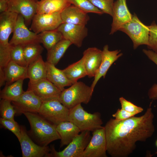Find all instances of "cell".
<instances>
[{"instance_id":"d590c367","label":"cell","mask_w":157,"mask_h":157,"mask_svg":"<svg viewBox=\"0 0 157 157\" xmlns=\"http://www.w3.org/2000/svg\"><path fill=\"white\" fill-rule=\"evenodd\" d=\"M0 123L4 128L12 132L19 141L21 137L20 126L15 120L7 119L1 117Z\"/></svg>"},{"instance_id":"f35d334b","label":"cell","mask_w":157,"mask_h":157,"mask_svg":"<svg viewBox=\"0 0 157 157\" xmlns=\"http://www.w3.org/2000/svg\"><path fill=\"white\" fill-rule=\"evenodd\" d=\"M136 115L135 113L128 112L122 108H119L112 115L116 120L121 121L127 119Z\"/></svg>"},{"instance_id":"d6a6232c","label":"cell","mask_w":157,"mask_h":157,"mask_svg":"<svg viewBox=\"0 0 157 157\" xmlns=\"http://www.w3.org/2000/svg\"><path fill=\"white\" fill-rule=\"evenodd\" d=\"M24 46L13 45L11 53V60L24 67H28L24 53Z\"/></svg>"},{"instance_id":"b9f144b4","label":"cell","mask_w":157,"mask_h":157,"mask_svg":"<svg viewBox=\"0 0 157 157\" xmlns=\"http://www.w3.org/2000/svg\"><path fill=\"white\" fill-rule=\"evenodd\" d=\"M7 0V1H10V0Z\"/></svg>"},{"instance_id":"6da1fadb","label":"cell","mask_w":157,"mask_h":157,"mask_svg":"<svg viewBox=\"0 0 157 157\" xmlns=\"http://www.w3.org/2000/svg\"><path fill=\"white\" fill-rule=\"evenodd\" d=\"M151 103L144 115L118 121L110 119L104 126L107 153L112 157H127L138 141L145 142L155 131Z\"/></svg>"},{"instance_id":"44dd1931","label":"cell","mask_w":157,"mask_h":157,"mask_svg":"<svg viewBox=\"0 0 157 157\" xmlns=\"http://www.w3.org/2000/svg\"><path fill=\"white\" fill-rule=\"evenodd\" d=\"M56 129L60 138V147L68 145L81 132L79 128L69 121L60 123L56 125Z\"/></svg>"},{"instance_id":"e575fe53","label":"cell","mask_w":157,"mask_h":157,"mask_svg":"<svg viewBox=\"0 0 157 157\" xmlns=\"http://www.w3.org/2000/svg\"><path fill=\"white\" fill-rule=\"evenodd\" d=\"M95 7L104 13L108 14L112 17L113 14L114 0H89Z\"/></svg>"},{"instance_id":"d6986e66","label":"cell","mask_w":157,"mask_h":157,"mask_svg":"<svg viewBox=\"0 0 157 157\" xmlns=\"http://www.w3.org/2000/svg\"><path fill=\"white\" fill-rule=\"evenodd\" d=\"M82 58L87 76L94 77L101 64L102 51L95 47L88 48L83 52Z\"/></svg>"},{"instance_id":"30bf717a","label":"cell","mask_w":157,"mask_h":157,"mask_svg":"<svg viewBox=\"0 0 157 157\" xmlns=\"http://www.w3.org/2000/svg\"><path fill=\"white\" fill-rule=\"evenodd\" d=\"M30 30L37 34L57 29L63 23L61 13H36L33 17Z\"/></svg>"},{"instance_id":"1f68e13d","label":"cell","mask_w":157,"mask_h":157,"mask_svg":"<svg viewBox=\"0 0 157 157\" xmlns=\"http://www.w3.org/2000/svg\"><path fill=\"white\" fill-rule=\"evenodd\" d=\"M71 4L86 13H93L102 15L104 13L94 6L89 0H69Z\"/></svg>"},{"instance_id":"836d02e7","label":"cell","mask_w":157,"mask_h":157,"mask_svg":"<svg viewBox=\"0 0 157 157\" xmlns=\"http://www.w3.org/2000/svg\"><path fill=\"white\" fill-rule=\"evenodd\" d=\"M143 53L148 58L157 65V53L150 50L143 49ZM148 96L149 99L157 100V84H154L149 90Z\"/></svg>"},{"instance_id":"8992f818","label":"cell","mask_w":157,"mask_h":157,"mask_svg":"<svg viewBox=\"0 0 157 157\" xmlns=\"http://www.w3.org/2000/svg\"><path fill=\"white\" fill-rule=\"evenodd\" d=\"M119 31L127 35L132 40L134 49L141 45H149V29L143 24L135 14L131 20L123 25Z\"/></svg>"},{"instance_id":"8fae6325","label":"cell","mask_w":157,"mask_h":157,"mask_svg":"<svg viewBox=\"0 0 157 157\" xmlns=\"http://www.w3.org/2000/svg\"><path fill=\"white\" fill-rule=\"evenodd\" d=\"M42 102L32 91L27 90L11 103L17 115L27 112L38 113Z\"/></svg>"},{"instance_id":"9a60e30c","label":"cell","mask_w":157,"mask_h":157,"mask_svg":"<svg viewBox=\"0 0 157 157\" xmlns=\"http://www.w3.org/2000/svg\"><path fill=\"white\" fill-rule=\"evenodd\" d=\"M27 90L32 91L43 101L59 99L61 92L47 78L34 83H29Z\"/></svg>"},{"instance_id":"f1b7e54d","label":"cell","mask_w":157,"mask_h":157,"mask_svg":"<svg viewBox=\"0 0 157 157\" xmlns=\"http://www.w3.org/2000/svg\"><path fill=\"white\" fill-rule=\"evenodd\" d=\"M38 35L40 43L42 44L47 51L64 39L62 34L57 29L44 31Z\"/></svg>"},{"instance_id":"3957f363","label":"cell","mask_w":157,"mask_h":157,"mask_svg":"<svg viewBox=\"0 0 157 157\" xmlns=\"http://www.w3.org/2000/svg\"><path fill=\"white\" fill-rule=\"evenodd\" d=\"M93 91L91 87L82 82H77L60 94L59 100L69 109L81 103L88 104L90 101Z\"/></svg>"},{"instance_id":"9c48e42d","label":"cell","mask_w":157,"mask_h":157,"mask_svg":"<svg viewBox=\"0 0 157 157\" xmlns=\"http://www.w3.org/2000/svg\"><path fill=\"white\" fill-rule=\"evenodd\" d=\"M13 45L26 46L35 43H40L38 34L31 31L27 28L22 16L19 14L13 32V36L9 42Z\"/></svg>"},{"instance_id":"83f0119b","label":"cell","mask_w":157,"mask_h":157,"mask_svg":"<svg viewBox=\"0 0 157 157\" xmlns=\"http://www.w3.org/2000/svg\"><path fill=\"white\" fill-rule=\"evenodd\" d=\"M21 79L7 85L1 91L0 99L11 101L15 100L24 92L23 89V81Z\"/></svg>"},{"instance_id":"52a82bcc","label":"cell","mask_w":157,"mask_h":157,"mask_svg":"<svg viewBox=\"0 0 157 157\" xmlns=\"http://www.w3.org/2000/svg\"><path fill=\"white\" fill-rule=\"evenodd\" d=\"M90 132L84 131L76 136L62 151H57L53 145L50 147L52 157H82L91 138Z\"/></svg>"},{"instance_id":"74e56055","label":"cell","mask_w":157,"mask_h":157,"mask_svg":"<svg viewBox=\"0 0 157 157\" xmlns=\"http://www.w3.org/2000/svg\"><path fill=\"white\" fill-rule=\"evenodd\" d=\"M119 100L121 105V108L127 111L135 113L137 115L142 112L143 110L142 108L135 105L123 97H120Z\"/></svg>"},{"instance_id":"4316f807","label":"cell","mask_w":157,"mask_h":157,"mask_svg":"<svg viewBox=\"0 0 157 157\" xmlns=\"http://www.w3.org/2000/svg\"><path fill=\"white\" fill-rule=\"evenodd\" d=\"M62 70L67 78L72 84L77 82L79 79L87 76L82 58Z\"/></svg>"},{"instance_id":"7c38bea8","label":"cell","mask_w":157,"mask_h":157,"mask_svg":"<svg viewBox=\"0 0 157 157\" xmlns=\"http://www.w3.org/2000/svg\"><path fill=\"white\" fill-rule=\"evenodd\" d=\"M104 126L92 131V136L82 157H107Z\"/></svg>"},{"instance_id":"f546056e","label":"cell","mask_w":157,"mask_h":157,"mask_svg":"<svg viewBox=\"0 0 157 157\" xmlns=\"http://www.w3.org/2000/svg\"><path fill=\"white\" fill-rule=\"evenodd\" d=\"M43 50V47L39 43L30 44L24 46V55L28 66L41 55Z\"/></svg>"},{"instance_id":"277c9868","label":"cell","mask_w":157,"mask_h":157,"mask_svg":"<svg viewBox=\"0 0 157 157\" xmlns=\"http://www.w3.org/2000/svg\"><path fill=\"white\" fill-rule=\"evenodd\" d=\"M69 120L79 128L81 132L93 131L103 127L100 113H88L84 110L81 104L69 109Z\"/></svg>"},{"instance_id":"4dcf8cb0","label":"cell","mask_w":157,"mask_h":157,"mask_svg":"<svg viewBox=\"0 0 157 157\" xmlns=\"http://www.w3.org/2000/svg\"><path fill=\"white\" fill-rule=\"evenodd\" d=\"M0 113L1 118L7 119L15 120L14 117L16 111L10 101L1 99L0 103Z\"/></svg>"},{"instance_id":"ab89813d","label":"cell","mask_w":157,"mask_h":157,"mask_svg":"<svg viewBox=\"0 0 157 157\" xmlns=\"http://www.w3.org/2000/svg\"><path fill=\"white\" fill-rule=\"evenodd\" d=\"M8 6V1L6 0H0V13L7 11Z\"/></svg>"},{"instance_id":"7402d4cb","label":"cell","mask_w":157,"mask_h":157,"mask_svg":"<svg viewBox=\"0 0 157 157\" xmlns=\"http://www.w3.org/2000/svg\"><path fill=\"white\" fill-rule=\"evenodd\" d=\"M47 69V78L61 91L65 87L72 84L67 78L62 70L57 68L55 65L46 62Z\"/></svg>"},{"instance_id":"484cf974","label":"cell","mask_w":157,"mask_h":157,"mask_svg":"<svg viewBox=\"0 0 157 157\" xmlns=\"http://www.w3.org/2000/svg\"><path fill=\"white\" fill-rule=\"evenodd\" d=\"M72 44L69 41L65 39L60 41L47 51V61L56 66Z\"/></svg>"},{"instance_id":"ba28073f","label":"cell","mask_w":157,"mask_h":157,"mask_svg":"<svg viewBox=\"0 0 157 157\" xmlns=\"http://www.w3.org/2000/svg\"><path fill=\"white\" fill-rule=\"evenodd\" d=\"M21 137L19 141L23 157H51V148L42 146L34 142L24 126H20Z\"/></svg>"},{"instance_id":"2e32d148","label":"cell","mask_w":157,"mask_h":157,"mask_svg":"<svg viewBox=\"0 0 157 157\" xmlns=\"http://www.w3.org/2000/svg\"><path fill=\"white\" fill-rule=\"evenodd\" d=\"M132 17L127 7L126 0H117L114 2L110 34H113L119 30L123 25L131 20Z\"/></svg>"},{"instance_id":"8d00e7d4","label":"cell","mask_w":157,"mask_h":157,"mask_svg":"<svg viewBox=\"0 0 157 157\" xmlns=\"http://www.w3.org/2000/svg\"><path fill=\"white\" fill-rule=\"evenodd\" d=\"M149 33L148 48L157 53V24L153 22L149 26Z\"/></svg>"},{"instance_id":"60d3db41","label":"cell","mask_w":157,"mask_h":157,"mask_svg":"<svg viewBox=\"0 0 157 157\" xmlns=\"http://www.w3.org/2000/svg\"><path fill=\"white\" fill-rule=\"evenodd\" d=\"M155 145L156 147H157V140H156L155 142Z\"/></svg>"},{"instance_id":"5bb4252c","label":"cell","mask_w":157,"mask_h":157,"mask_svg":"<svg viewBox=\"0 0 157 157\" xmlns=\"http://www.w3.org/2000/svg\"><path fill=\"white\" fill-rule=\"evenodd\" d=\"M38 1L37 0H10L7 11L22 15L25 24L28 25L37 13Z\"/></svg>"},{"instance_id":"7bdbcfd3","label":"cell","mask_w":157,"mask_h":157,"mask_svg":"<svg viewBox=\"0 0 157 157\" xmlns=\"http://www.w3.org/2000/svg\"><path fill=\"white\" fill-rule=\"evenodd\" d=\"M156 154H157V151L156 152Z\"/></svg>"},{"instance_id":"e0dca14e","label":"cell","mask_w":157,"mask_h":157,"mask_svg":"<svg viewBox=\"0 0 157 157\" xmlns=\"http://www.w3.org/2000/svg\"><path fill=\"white\" fill-rule=\"evenodd\" d=\"M18 14L7 11L0 15V47H6L10 45L8 39L13 32Z\"/></svg>"},{"instance_id":"d4e9b609","label":"cell","mask_w":157,"mask_h":157,"mask_svg":"<svg viewBox=\"0 0 157 157\" xmlns=\"http://www.w3.org/2000/svg\"><path fill=\"white\" fill-rule=\"evenodd\" d=\"M71 4L69 0H41L38 1L36 13H61Z\"/></svg>"},{"instance_id":"7a4b0ae2","label":"cell","mask_w":157,"mask_h":157,"mask_svg":"<svg viewBox=\"0 0 157 157\" xmlns=\"http://www.w3.org/2000/svg\"><path fill=\"white\" fill-rule=\"evenodd\" d=\"M24 114L30 125V130L27 131L28 133L36 144L47 146L54 141L60 140L56 125L50 123L38 113L27 112Z\"/></svg>"},{"instance_id":"4fadbf2b","label":"cell","mask_w":157,"mask_h":157,"mask_svg":"<svg viewBox=\"0 0 157 157\" xmlns=\"http://www.w3.org/2000/svg\"><path fill=\"white\" fill-rule=\"evenodd\" d=\"M57 30L61 33L64 39L79 48L88 34V29L85 25L63 23Z\"/></svg>"},{"instance_id":"ee69618b","label":"cell","mask_w":157,"mask_h":157,"mask_svg":"<svg viewBox=\"0 0 157 157\" xmlns=\"http://www.w3.org/2000/svg\"><path fill=\"white\" fill-rule=\"evenodd\" d=\"M38 1H40V0H37Z\"/></svg>"},{"instance_id":"603a6c76","label":"cell","mask_w":157,"mask_h":157,"mask_svg":"<svg viewBox=\"0 0 157 157\" xmlns=\"http://www.w3.org/2000/svg\"><path fill=\"white\" fill-rule=\"evenodd\" d=\"M27 75L29 83H34L47 78V69L46 62L41 55L27 67Z\"/></svg>"},{"instance_id":"ac0fdd59","label":"cell","mask_w":157,"mask_h":157,"mask_svg":"<svg viewBox=\"0 0 157 157\" xmlns=\"http://www.w3.org/2000/svg\"><path fill=\"white\" fill-rule=\"evenodd\" d=\"M120 50L110 51L108 45H105L102 51V60L99 68L97 71L94 80L91 86L94 91V87L98 81L102 77L105 78L106 73L112 64L121 56L123 54L119 53Z\"/></svg>"},{"instance_id":"cb8c5ba5","label":"cell","mask_w":157,"mask_h":157,"mask_svg":"<svg viewBox=\"0 0 157 157\" xmlns=\"http://www.w3.org/2000/svg\"><path fill=\"white\" fill-rule=\"evenodd\" d=\"M3 69L7 85L21 79L28 78L27 67L21 66L12 60Z\"/></svg>"},{"instance_id":"ffe728a7","label":"cell","mask_w":157,"mask_h":157,"mask_svg":"<svg viewBox=\"0 0 157 157\" xmlns=\"http://www.w3.org/2000/svg\"><path fill=\"white\" fill-rule=\"evenodd\" d=\"M63 23L85 25L90 19L87 13L73 5H70L61 13Z\"/></svg>"},{"instance_id":"5b68a950","label":"cell","mask_w":157,"mask_h":157,"mask_svg":"<svg viewBox=\"0 0 157 157\" xmlns=\"http://www.w3.org/2000/svg\"><path fill=\"white\" fill-rule=\"evenodd\" d=\"M69 109L58 99L43 101L38 113L50 123L57 125L69 121Z\"/></svg>"}]
</instances>
